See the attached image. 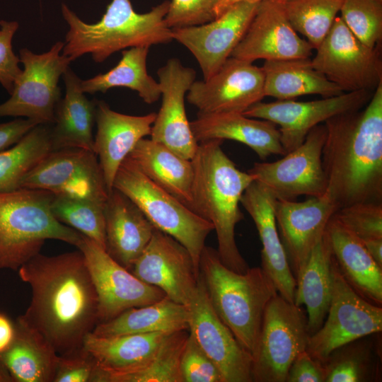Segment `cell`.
Returning <instances> with one entry per match:
<instances>
[{
	"label": "cell",
	"mask_w": 382,
	"mask_h": 382,
	"mask_svg": "<svg viewBox=\"0 0 382 382\" xmlns=\"http://www.w3.org/2000/svg\"><path fill=\"white\" fill-rule=\"evenodd\" d=\"M17 272L32 295L16 320L40 334L59 355L82 348L98 324V301L81 251L40 253Z\"/></svg>",
	"instance_id": "6da1fadb"
},
{
	"label": "cell",
	"mask_w": 382,
	"mask_h": 382,
	"mask_svg": "<svg viewBox=\"0 0 382 382\" xmlns=\"http://www.w3.org/2000/svg\"><path fill=\"white\" fill-rule=\"evenodd\" d=\"M324 125L325 195L337 210L382 203V83L364 108L335 115Z\"/></svg>",
	"instance_id": "7a4b0ae2"
},
{
	"label": "cell",
	"mask_w": 382,
	"mask_h": 382,
	"mask_svg": "<svg viewBox=\"0 0 382 382\" xmlns=\"http://www.w3.org/2000/svg\"><path fill=\"white\" fill-rule=\"evenodd\" d=\"M222 142H199L191 160L192 210L213 225L222 263L231 270L244 272L249 267L236 245L235 227L243 219L241 198L255 178L236 167L222 150Z\"/></svg>",
	"instance_id": "3957f363"
},
{
	"label": "cell",
	"mask_w": 382,
	"mask_h": 382,
	"mask_svg": "<svg viewBox=\"0 0 382 382\" xmlns=\"http://www.w3.org/2000/svg\"><path fill=\"white\" fill-rule=\"evenodd\" d=\"M170 1H164L149 12L139 13L131 0H112L99 21L87 23L62 4V16L69 25L62 54L75 60L91 54L96 62H102L121 50L151 47L169 43L173 30L165 17Z\"/></svg>",
	"instance_id": "277c9868"
},
{
	"label": "cell",
	"mask_w": 382,
	"mask_h": 382,
	"mask_svg": "<svg viewBox=\"0 0 382 382\" xmlns=\"http://www.w3.org/2000/svg\"><path fill=\"white\" fill-rule=\"evenodd\" d=\"M199 274L215 313L239 344L255 352L265 308L278 292L260 267L237 272L225 266L216 250L204 246Z\"/></svg>",
	"instance_id": "5b68a950"
},
{
	"label": "cell",
	"mask_w": 382,
	"mask_h": 382,
	"mask_svg": "<svg viewBox=\"0 0 382 382\" xmlns=\"http://www.w3.org/2000/svg\"><path fill=\"white\" fill-rule=\"evenodd\" d=\"M54 196L45 190L27 187L0 192V269L18 271L40 253L47 239L77 247L82 233L54 216Z\"/></svg>",
	"instance_id": "8992f818"
},
{
	"label": "cell",
	"mask_w": 382,
	"mask_h": 382,
	"mask_svg": "<svg viewBox=\"0 0 382 382\" xmlns=\"http://www.w3.org/2000/svg\"><path fill=\"white\" fill-rule=\"evenodd\" d=\"M113 188L129 197L156 229L185 246L199 268L206 238L214 231L209 221L151 180L129 157L120 166Z\"/></svg>",
	"instance_id": "52a82bcc"
},
{
	"label": "cell",
	"mask_w": 382,
	"mask_h": 382,
	"mask_svg": "<svg viewBox=\"0 0 382 382\" xmlns=\"http://www.w3.org/2000/svg\"><path fill=\"white\" fill-rule=\"evenodd\" d=\"M311 335L301 306L279 294L267 303L256 348L252 376L255 382H285L296 356L306 350Z\"/></svg>",
	"instance_id": "ba28073f"
},
{
	"label": "cell",
	"mask_w": 382,
	"mask_h": 382,
	"mask_svg": "<svg viewBox=\"0 0 382 382\" xmlns=\"http://www.w3.org/2000/svg\"><path fill=\"white\" fill-rule=\"evenodd\" d=\"M64 43L57 42L45 53L19 50L23 70L16 79L11 97L0 105V117H25L38 125L54 123L61 100L59 79L69 67L70 57L60 54Z\"/></svg>",
	"instance_id": "9c48e42d"
},
{
	"label": "cell",
	"mask_w": 382,
	"mask_h": 382,
	"mask_svg": "<svg viewBox=\"0 0 382 382\" xmlns=\"http://www.w3.org/2000/svg\"><path fill=\"white\" fill-rule=\"evenodd\" d=\"M332 296L322 326L308 340L306 351L324 362L337 349L382 329L381 306L359 295L340 273L332 257Z\"/></svg>",
	"instance_id": "30bf717a"
},
{
	"label": "cell",
	"mask_w": 382,
	"mask_h": 382,
	"mask_svg": "<svg viewBox=\"0 0 382 382\" xmlns=\"http://www.w3.org/2000/svg\"><path fill=\"white\" fill-rule=\"evenodd\" d=\"M316 50L313 66L343 92L374 91L382 83L379 48L360 41L340 16Z\"/></svg>",
	"instance_id": "8fae6325"
},
{
	"label": "cell",
	"mask_w": 382,
	"mask_h": 382,
	"mask_svg": "<svg viewBox=\"0 0 382 382\" xmlns=\"http://www.w3.org/2000/svg\"><path fill=\"white\" fill-rule=\"evenodd\" d=\"M326 137L325 125L314 127L303 143L273 162L255 163L248 170L277 199L295 200L300 195L321 197L327 183L322 153Z\"/></svg>",
	"instance_id": "7c38bea8"
},
{
	"label": "cell",
	"mask_w": 382,
	"mask_h": 382,
	"mask_svg": "<svg viewBox=\"0 0 382 382\" xmlns=\"http://www.w3.org/2000/svg\"><path fill=\"white\" fill-rule=\"evenodd\" d=\"M20 187L42 189L105 204L108 192L93 151L71 148L50 151L23 178Z\"/></svg>",
	"instance_id": "4fadbf2b"
},
{
	"label": "cell",
	"mask_w": 382,
	"mask_h": 382,
	"mask_svg": "<svg viewBox=\"0 0 382 382\" xmlns=\"http://www.w3.org/2000/svg\"><path fill=\"white\" fill-rule=\"evenodd\" d=\"M83 253L98 301V323L110 320L125 311L149 305L166 296L122 267L94 241L82 234L76 247Z\"/></svg>",
	"instance_id": "5bb4252c"
},
{
	"label": "cell",
	"mask_w": 382,
	"mask_h": 382,
	"mask_svg": "<svg viewBox=\"0 0 382 382\" xmlns=\"http://www.w3.org/2000/svg\"><path fill=\"white\" fill-rule=\"evenodd\" d=\"M373 93L369 91L344 92L311 101L293 99L270 103L260 101L243 114L278 125L280 141L286 154L301 145L314 127L335 115L364 108Z\"/></svg>",
	"instance_id": "9a60e30c"
},
{
	"label": "cell",
	"mask_w": 382,
	"mask_h": 382,
	"mask_svg": "<svg viewBox=\"0 0 382 382\" xmlns=\"http://www.w3.org/2000/svg\"><path fill=\"white\" fill-rule=\"evenodd\" d=\"M188 331L219 369L223 382H252L253 357L218 317L199 274L197 289L186 306Z\"/></svg>",
	"instance_id": "2e32d148"
},
{
	"label": "cell",
	"mask_w": 382,
	"mask_h": 382,
	"mask_svg": "<svg viewBox=\"0 0 382 382\" xmlns=\"http://www.w3.org/2000/svg\"><path fill=\"white\" fill-rule=\"evenodd\" d=\"M264 97L262 67L231 57L209 78L195 81L187 93L197 114L243 113Z\"/></svg>",
	"instance_id": "e0dca14e"
},
{
	"label": "cell",
	"mask_w": 382,
	"mask_h": 382,
	"mask_svg": "<svg viewBox=\"0 0 382 382\" xmlns=\"http://www.w3.org/2000/svg\"><path fill=\"white\" fill-rule=\"evenodd\" d=\"M130 272L142 282L162 290L170 299L185 306L192 297L199 277V270L188 250L156 228Z\"/></svg>",
	"instance_id": "ac0fdd59"
},
{
	"label": "cell",
	"mask_w": 382,
	"mask_h": 382,
	"mask_svg": "<svg viewBox=\"0 0 382 382\" xmlns=\"http://www.w3.org/2000/svg\"><path fill=\"white\" fill-rule=\"evenodd\" d=\"M313 50L292 27L283 1L263 0L231 57L250 62L309 58Z\"/></svg>",
	"instance_id": "d6986e66"
},
{
	"label": "cell",
	"mask_w": 382,
	"mask_h": 382,
	"mask_svg": "<svg viewBox=\"0 0 382 382\" xmlns=\"http://www.w3.org/2000/svg\"><path fill=\"white\" fill-rule=\"evenodd\" d=\"M157 74L162 102L151 129V139L180 156L192 160L199 143L188 121L185 96L195 81V71L184 66L180 59H169Z\"/></svg>",
	"instance_id": "ffe728a7"
},
{
	"label": "cell",
	"mask_w": 382,
	"mask_h": 382,
	"mask_svg": "<svg viewBox=\"0 0 382 382\" xmlns=\"http://www.w3.org/2000/svg\"><path fill=\"white\" fill-rule=\"evenodd\" d=\"M257 4L237 3L208 23L172 29L173 40L195 57L204 79L212 76L231 57L243 37Z\"/></svg>",
	"instance_id": "44dd1931"
},
{
	"label": "cell",
	"mask_w": 382,
	"mask_h": 382,
	"mask_svg": "<svg viewBox=\"0 0 382 382\" xmlns=\"http://www.w3.org/2000/svg\"><path fill=\"white\" fill-rule=\"evenodd\" d=\"M336 211L335 204L325 194L302 202L276 199L277 226L296 279Z\"/></svg>",
	"instance_id": "7402d4cb"
},
{
	"label": "cell",
	"mask_w": 382,
	"mask_h": 382,
	"mask_svg": "<svg viewBox=\"0 0 382 382\" xmlns=\"http://www.w3.org/2000/svg\"><path fill=\"white\" fill-rule=\"evenodd\" d=\"M276 199L267 187L254 180L244 191L240 203L253 219L260 236L262 246L260 267L272 279L278 294L294 303L296 279L277 232Z\"/></svg>",
	"instance_id": "603a6c76"
},
{
	"label": "cell",
	"mask_w": 382,
	"mask_h": 382,
	"mask_svg": "<svg viewBox=\"0 0 382 382\" xmlns=\"http://www.w3.org/2000/svg\"><path fill=\"white\" fill-rule=\"evenodd\" d=\"M156 113L135 116L112 110L97 100L96 134L93 151L97 155L108 194L113 189L117 171L136 144L150 135Z\"/></svg>",
	"instance_id": "cb8c5ba5"
},
{
	"label": "cell",
	"mask_w": 382,
	"mask_h": 382,
	"mask_svg": "<svg viewBox=\"0 0 382 382\" xmlns=\"http://www.w3.org/2000/svg\"><path fill=\"white\" fill-rule=\"evenodd\" d=\"M104 215L105 250L131 271L156 228L129 197L115 188L105 201Z\"/></svg>",
	"instance_id": "d4e9b609"
},
{
	"label": "cell",
	"mask_w": 382,
	"mask_h": 382,
	"mask_svg": "<svg viewBox=\"0 0 382 382\" xmlns=\"http://www.w3.org/2000/svg\"><path fill=\"white\" fill-rule=\"evenodd\" d=\"M198 143L209 140H233L250 147L261 160L286 154L277 125L239 112L197 114L190 122Z\"/></svg>",
	"instance_id": "484cf974"
},
{
	"label": "cell",
	"mask_w": 382,
	"mask_h": 382,
	"mask_svg": "<svg viewBox=\"0 0 382 382\" xmlns=\"http://www.w3.org/2000/svg\"><path fill=\"white\" fill-rule=\"evenodd\" d=\"M170 333L151 332L100 337L90 333L84 348L107 374V382L117 376L138 371L156 355Z\"/></svg>",
	"instance_id": "4316f807"
},
{
	"label": "cell",
	"mask_w": 382,
	"mask_h": 382,
	"mask_svg": "<svg viewBox=\"0 0 382 382\" xmlns=\"http://www.w3.org/2000/svg\"><path fill=\"white\" fill-rule=\"evenodd\" d=\"M326 233L333 259L343 277L362 297L382 304V268L369 254L362 241L332 216Z\"/></svg>",
	"instance_id": "83f0119b"
},
{
	"label": "cell",
	"mask_w": 382,
	"mask_h": 382,
	"mask_svg": "<svg viewBox=\"0 0 382 382\" xmlns=\"http://www.w3.org/2000/svg\"><path fill=\"white\" fill-rule=\"evenodd\" d=\"M62 76L66 93L56 107L54 126L50 128L52 151L71 148L93 151L97 100L86 97L81 80L69 66Z\"/></svg>",
	"instance_id": "f1b7e54d"
},
{
	"label": "cell",
	"mask_w": 382,
	"mask_h": 382,
	"mask_svg": "<svg viewBox=\"0 0 382 382\" xmlns=\"http://www.w3.org/2000/svg\"><path fill=\"white\" fill-rule=\"evenodd\" d=\"M127 157L151 180L192 210L194 172L191 160L144 138L139 141Z\"/></svg>",
	"instance_id": "f546056e"
},
{
	"label": "cell",
	"mask_w": 382,
	"mask_h": 382,
	"mask_svg": "<svg viewBox=\"0 0 382 382\" xmlns=\"http://www.w3.org/2000/svg\"><path fill=\"white\" fill-rule=\"evenodd\" d=\"M8 347L0 353L15 382H54L59 354L37 332L16 320Z\"/></svg>",
	"instance_id": "4dcf8cb0"
},
{
	"label": "cell",
	"mask_w": 382,
	"mask_h": 382,
	"mask_svg": "<svg viewBox=\"0 0 382 382\" xmlns=\"http://www.w3.org/2000/svg\"><path fill=\"white\" fill-rule=\"evenodd\" d=\"M332 255L325 229L296 279L294 303L306 306L311 335L322 326L328 314L332 296Z\"/></svg>",
	"instance_id": "1f68e13d"
},
{
	"label": "cell",
	"mask_w": 382,
	"mask_h": 382,
	"mask_svg": "<svg viewBox=\"0 0 382 382\" xmlns=\"http://www.w3.org/2000/svg\"><path fill=\"white\" fill-rule=\"evenodd\" d=\"M262 69L265 96L277 100L294 99L305 95L326 98L344 93L313 66L310 57L267 60Z\"/></svg>",
	"instance_id": "d6a6232c"
},
{
	"label": "cell",
	"mask_w": 382,
	"mask_h": 382,
	"mask_svg": "<svg viewBox=\"0 0 382 382\" xmlns=\"http://www.w3.org/2000/svg\"><path fill=\"white\" fill-rule=\"evenodd\" d=\"M182 330H188L187 308L166 296L156 302L129 308L110 320L98 323L92 333L113 337Z\"/></svg>",
	"instance_id": "836d02e7"
},
{
	"label": "cell",
	"mask_w": 382,
	"mask_h": 382,
	"mask_svg": "<svg viewBox=\"0 0 382 382\" xmlns=\"http://www.w3.org/2000/svg\"><path fill=\"white\" fill-rule=\"evenodd\" d=\"M149 47H134L124 50L115 66L105 74L81 80L82 91L90 94L105 93L115 87H125L137 92L147 104L156 102L161 97V88L147 72L146 61Z\"/></svg>",
	"instance_id": "e575fe53"
},
{
	"label": "cell",
	"mask_w": 382,
	"mask_h": 382,
	"mask_svg": "<svg viewBox=\"0 0 382 382\" xmlns=\"http://www.w3.org/2000/svg\"><path fill=\"white\" fill-rule=\"evenodd\" d=\"M50 151V127L37 125L18 143L0 152V192L20 187L25 175Z\"/></svg>",
	"instance_id": "d590c367"
},
{
	"label": "cell",
	"mask_w": 382,
	"mask_h": 382,
	"mask_svg": "<svg viewBox=\"0 0 382 382\" xmlns=\"http://www.w3.org/2000/svg\"><path fill=\"white\" fill-rule=\"evenodd\" d=\"M344 0H284L286 16L294 30L316 50L339 16Z\"/></svg>",
	"instance_id": "8d00e7d4"
},
{
	"label": "cell",
	"mask_w": 382,
	"mask_h": 382,
	"mask_svg": "<svg viewBox=\"0 0 382 382\" xmlns=\"http://www.w3.org/2000/svg\"><path fill=\"white\" fill-rule=\"evenodd\" d=\"M105 204L88 199L54 195L51 203L54 216L105 250Z\"/></svg>",
	"instance_id": "74e56055"
},
{
	"label": "cell",
	"mask_w": 382,
	"mask_h": 382,
	"mask_svg": "<svg viewBox=\"0 0 382 382\" xmlns=\"http://www.w3.org/2000/svg\"><path fill=\"white\" fill-rule=\"evenodd\" d=\"M188 330L170 333L144 369L117 376L111 382H182L180 364Z\"/></svg>",
	"instance_id": "f35d334b"
},
{
	"label": "cell",
	"mask_w": 382,
	"mask_h": 382,
	"mask_svg": "<svg viewBox=\"0 0 382 382\" xmlns=\"http://www.w3.org/2000/svg\"><path fill=\"white\" fill-rule=\"evenodd\" d=\"M339 16L349 30L371 48L382 40V1L344 0Z\"/></svg>",
	"instance_id": "ab89813d"
},
{
	"label": "cell",
	"mask_w": 382,
	"mask_h": 382,
	"mask_svg": "<svg viewBox=\"0 0 382 382\" xmlns=\"http://www.w3.org/2000/svg\"><path fill=\"white\" fill-rule=\"evenodd\" d=\"M332 217L361 241L382 238V203L353 204L337 209Z\"/></svg>",
	"instance_id": "60d3db41"
},
{
	"label": "cell",
	"mask_w": 382,
	"mask_h": 382,
	"mask_svg": "<svg viewBox=\"0 0 382 382\" xmlns=\"http://www.w3.org/2000/svg\"><path fill=\"white\" fill-rule=\"evenodd\" d=\"M54 382H107V374L83 347L59 355Z\"/></svg>",
	"instance_id": "b9f144b4"
},
{
	"label": "cell",
	"mask_w": 382,
	"mask_h": 382,
	"mask_svg": "<svg viewBox=\"0 0 382 382\" xmlns=\"http://www.w3.org/2000/svg\"><path fill=\"white\" fill-rule=\"evenodd\" d=\"M180 371L182 382H223L216 365L190 333L182 352Z\"/></svg>",
	"instance_id": "7bdbcfd3"
},
{
	"label": "cell",
	"mask_w": 382,
	"mask_h": 382,
	"mask_svg": "<svg viewBox=\"0 0 382 382\" xmlns=\"http://www.w3.org/2000/svg\"><path fill=\"white\" fill-rule=\"evenodd\" d=\"M218 0H172L165 17L171 28L199 25L216 18Z\"/></svg>",
	"instance_id": "ee69618b"
},
{
	"label": "cell",
	"mask_w": 382,
	"mask_h": 382,
	"mask_svg": "<svg viewBox=\"0 0 382 382\" xmlns=\"http://www.w3.org/2000/svg\"><path fill=\"white\" fill-rule=\"evenodd\" d=\"M323 362L327 369L325 382H359L366 378V361L362 353L339 354L334 351Z\"/></svg>",
	"instance_id": "f6af8a7d"
},
{
	"label": "cell",
	"mask_w": 382,
	"mask_h": 382,
	"mask_svg": "<svg viewBox=\"0 0 382 382\" xmlns=\"http://www.w3.org/2000/svg\"><path fill=\"white\" fill-rule=\"evenodd\" d=\"M0 83L11 95L22 70L20 59L12 50V39L18 28L16 21H0Z\"/></svg>",
	"instance_id": "bcb514c9"
},
{
	"label": "cell",
	"mask_w": 382,
	"mask_h": 382,
	"mask_svg": "<svg viewBox=\"0 0 382 382\" xmlns=\"http://www.w3.org/2000/svg\"><path fill=\"white\" fill-rule=\"evenodd\" d=\"M326 376L324 363L314 359L305 350L294 359L285 382H325Z\"/></svg>",
	"instance_id": "7dc6e473"
},
{
	"label": "cell",
	"mask_w": 382,
	"mask_h": 382,
	"mask_svg": "<svg viewBox=\"0 0 382 382\" xmlns=\"http://www.w3.org/2000/svg\"><path fill=\"white\" fill-rule=\"evenodd\" d=\"M38 124L30 119H16L0 123V152L18 143Z\"/></svg>",
	"instance_id": "c3c4849f"
},
{
	"label": "cell",
	"mask_w": 382,
	"mask_h": 382,
	"mask_svg": "<svg viewBox=\"0 0 382 382\" xmlns=\"http://www.w3.org/2000/svg\"><path fill=\"white\" fill-rule=\"evenodd\" d=\"M14 324L4 314L0 313V353L6 349L14 336Z\"/></svg>",
	"instance_id": "681fc988"
},
{
	"label": "cell",
	"mask_w": 382,
	"mask_h": 382,
	"mask_svg": "<svg viewBox=\"0 0 382 382\" xmlns=\"http://www.w3.org/2000/svg\"><path fill=\"white\" fill-rule=\"evenodd\" d=\"M364 247L377 265L382 268V238L362 241Z\"/></svg>",
	"instance_id": "f907efd6"
},
{
	"label": "cell",
	"mask_w": 382,
	"mask_h": 382,
	"mask_svg": "<svg viewBox=\"0 0 382 382\" xmlns=\"http://www.w3.org/2000/svg\"><path fill=\"white\" fill-rule=\"evenodd\" d=\"M263 0H218L216 6V16L218 17L223 12H224L228 8L240 2H253L259 3ZM284 1V0H282Z\"/></svg>",
	"instance_id": "816d5d0a"
},
{
	"label": "cell",
	"mask_w": 382,
	"mask_h": 382,
	"mask_svg": "<svg viewBox=\"0 0 382 382\" xmlns=\"http://www.w3.org/2000/svg\"><path fill=\"white\" fill-rule=\"evenodd\" d=\"M0 382H15L5 365L0 361Z\"/></svg>",
	"instance_id": "f5cc1de1"
},
{
	"label": "cell",
	"mask_w": 382,
	"mask_h": 382,
	"mask_svg": "<svg viewBox=\"0 0 382 382\" xmlns=\"http://www.w3.org/2000/svg\"><path fill=\"white\" fill-rule=\"evenodd\" d=\"M381 1H382V0H381Z\"/></svg>",
	"instance_id": "db71d44e"
}]
</instances>
